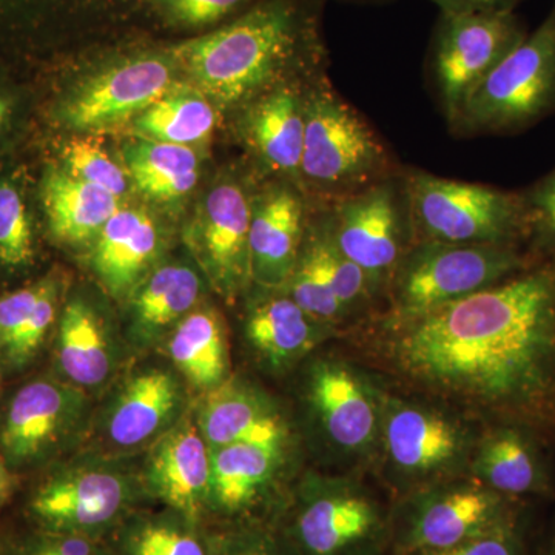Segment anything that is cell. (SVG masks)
Segmentation results:
<instances>
[{
  "label": "cell",
  "mask_w": 555,
  "mask_h": 555,
  "mask_svg": "<svg viewBox=\"0 0 555 555\" xmlns=\"http://www.w3.org/2000/svg\"><path fill=\"white\" fill-rule=\"evenodd\" d=\"M398 364L426 385L492 408L526 409L555 383V270L520 272L408 321Z\"/></svg>",
  "instance_id": "1"
},
{
  "label": "cell",
  "mask_w": 555,
  "mask_h": 555,
  "mask_svg": "<svg viewBox=\"0 0 555 555\" xmlns=\"http://www.w3.org/2000/svg\"><path fill=\"white\" fill-rule=\"evenodd\" d=\"M179 72L219 107L250 104L321 56L308 0H259L217 30L171 43Z\"/></svg>",
  "instance_id": "2"
},
{
  "label": "cell",
  "mask_w": 555,
  "mask_h": 555,
  "mask_svg": "<svg viewBox=\"0 0 555 555\" xmlns=\"http://www.w3.org/2000/svg\"><path fill=\"white\" fill-rule=\"evenodd\" d=\"M179 72L171 46L118 54L93 75L43 104L51 129L80 134L131 122L173 87Z\"/></svg>",
  "instance_id": "3"
},
{
  "label": "cell",
  "mask_w": 555,
  "mask_h": 555,
  "mask_svg": "<svg viewBox=\"0 0 555 555\" xmlns=\"http://www.w3.org/2000/svg\"><path fill=\"white\" fill-rule=\"evenodd\" d=\"M406 196L412 221L426 241L514 246L528 233L525 198L516 193L414 173Z\"/></svg>",
  "instance_id": "4"
},
{
  "label": "cell",
  "mask_w": 555,
  "mask_h": 555,
  "mask_svg": "<svg viewBox=\"0 0 555 555\" xmlns=\"http://www.w3.org/2000/svg\"><path fill=\"white\" fill-rule=\"evenodd\" d=\"M514 246L425 241L400 261L396 310L404 323L524 272Z\"/></svg>",
  "instance_id": "5"
},
{
  "label": "cell",
  "mask_w": 555,
  "mask_h": 555,
  "mask_svg": "<svg viewBox=\"0 0 555 555\" xmlns=\"http://www.w3.org/2000/svg\"><path fill=\"white\" fill-rule=\"evenodd\" d=\"M555 109V3L546 20L470 94L456 119L467 131H516Z\"/></svg>",
  "instance_id": "6"
},
{
  "label": "cell",
  "mask_w": 555,
  "mask_h": 555,
  "mask_svg": "<svg viewBox=\"0 0 555 555\" xmlns=\"http://www.w3.org/2000/svg\"><path fill=\"white\" fill-rule=\"evenodd\" d=\"M305 144L299 177L328 193L353 195L375 184L386 150L360 115L327 87L306 98Z\"/></svg>",
  "instance_id": "7"
},
{
  "label": "cell",
  "mask_w": 555,
  "mask_h": 555,
  "mask_svg": "<svg viewBox=\"0 0 555 555\" xmlns=\"http://www.w3.org/2000/svg\"><path fill=\"white\" fill-rule=\"evenodd\" d=\"M526 35L525 25L514 11L441 13L430 50V65L451 122H456L470 94Z\"/></svg>",
  "instance_id": "8"
},
{
  "label": "cell",
  "mask_w": 555,
  "mask_h": 555,
  "mask_svg": "<svg viewBox=\"0 0 555 555\" xmlns=\"http://www.w3.org/2000/svg\"><path fill=\"white\" fill-rule=\"evenodd\" d=\"M513 499L485 485H462L422 492L406 503L392 528L397 555L444 550L518 520Z\"/></svg>",
  "instance_id": "9"
},
{
  "label": "cell",
  "mask_w": 555,
  "mask_h": 555,
  "mask_svg": "<svg viewBox=\"0 0 555 555\" xmlns=\"http://www.w3.org/2000/svg\"><path fill=\"white\" fill-rule=\"evenodd\" d=\"M392 521L364 492L332 488L302 500L288 528L295 555H383Z\"/></svg>",
  "instance_id": "10"
},
{
  "label": "cell",
  "mask_w": 555,
  "mask_h": 555,
  "mask_svg": "<svg viewBox=\"0 0 555 555\" xmlns=\"http://www.w3.org/2000/svg\"><path fill=\"white\" fill-rule=\"evenodd\" d=\"M251 199L238 182H219L206 193L189 228V244L211 283L228 297L250 278Z\"/></svg>",
  "instance_id": "11"
},
{
  "label": "cell",
  "mask_w": 555,
  "mask_h": 555,
  "mask_svg": "<svg viewBox=\"0 0 555 555\" xmlns=\"http://www.w3.org/2000/svg\"><path fill=\"white\" fill-rule=\"evenodd\" d=\"M130 503V486L118 474L79 470L43 485L31 513L46 532L102 539L122 524Z\"/></svg>",
  "instance_id": "12"
},
{
  "label": "cell",
  "mask_w": 555,
  "mask_h": 555,
  "mask_svg": "<svg viewBox=\"0 0 555 555\" xmlns=\"http://www.w3.org/2000/svg\"><path fill=\"white\" fill-rule=\"evenodd\" d=\"M401 221L396 185L378 181L341 201L331 235L339 251L375 286L400 264Z\"/></svg>",
  "instance_id": "13"
},
{
  "label": "cell",
  "mask_w": 555,
  "mask_h": 555,
  "mask_svg": "<svg viewBox=\"0 0 555 555\" xmlns=\"http://www.w3.org/2000/svg\"><path fill=\"white\" fill-rule=\"evenodd\" d=\"M33 189L40 219L60 244L73 246L96 238L119 210V198L69 173L56 159L42 164Z\"/></svg>",
  "instance_id": "14"
},
{
  "label": "cell",
  "mask_w": 555,
  "mask_h": 555,
  "mask_svg": "<svg viewBox=\"0 0 555 555\" xmlns=\"http://www.w3.org/2000/svg\"><path fill=\"white\" fill-rule=\"evenodd\" d=\"M82 409V397L75 387L38 379L22 387L11 401L2 427V448L13 463H27L46 454Z\"/></svg>",
  "instance_id": "15"
},
{
  "label": "cell",
  "mask_w": 555,
  "mask_h": 555,
  "mask_svg": "<svg viewBox=\"0 0 555 555\" xmlns=\"http://www.w3.org/2000/svg\"><path fill=\"white\" fill-rule=\"evenodd\" d=\"M211 455L206 438L185 425L164 437L153 451L149 485L173 513L201 525L208 513Z\"/></svg>",
  "instance_id": "16"
},
{
  "label": "cell",
  "mask_w": 555,
  "mask_h": 555,
  "mask_svg": "<svg viewBox=\"0 0 555 555\" xmlns=\"http://www.w3.org/2000/svg\"><path fill=\"white\" fill-rule=\"evenodd\" d=\"M301 238L302 203L294 190L276 185L251 199V280L264 287L287 284L297 268Z\"/></svg>",
  "instance_id": "17"
},
{
  "label": "cell",
  "mask_w": 555,
  "mask_h": 555,
  "mask_svg": "<svg viewBox=\"0 0 555 555\" xmlns=\"http://www.w3.org/2000/svg\"><path fill=\"white\" fill-rule=\"evenodd\" d=\"M159 246L155 219L138 208H119L96 236L93 268L113 297L126 298L138 291Z\"/></svg>",
  "instance_id": "18"
},
{
  "label": "cell",
  "mask_w": 555,
  "mask_h": 555,
  "mask_svg": "<svg viewBox=\"0 0 555 555\" xmlns=\"http://www.w3.org/2000/svg\"><path fill=\"white\" fill-rule=\"evenodd\" d=\"M247 105L244 134L258 158L269 170L299 177L306 98L295 87L280 83Z\"/></svg>",
  "instance_id": "19"
},
{
  "label": "cell",
  "mask_w": 555,
  "mask_h": 555,
  "mask_svg": "<svg viewBox=\"0 0 555 555\" xmlns=\"http://www.w3.org/2000/svg\"><path fill=\"white\" fill-rule=\"evenodd\" d=\"M208 511L230 520H248L272 483L281 448L238 443L214 448Z\"/></svg>",
  "instance_id": "20"
},
{
  "label": "cell",
  "mask_w": 555,
  "mask_h": 555,
  "mask_svg": "<svg viewBox=\"0 0 555 555\" xmlns=\"http://www.w3.org/2000/svg\"><path fill=\"white\" fill-rule=\"evenodd\" d=\"M109 0H0V65L11 69L49 53L82 9ZM134 2V0H133Z\"/></svg>",
  "instance_id": "21"
},
{
  "label": "cell",
  "mask_w": 555,
  "mask_h": 555,
  "mask_svg": "<svg viewBox=\"0 0 555 555\" xmlns=\"http://www.w3.org/2000/svg\"><path fill=\"white\" fill-rule=\"evenodd\" d=\"M386 448L390 460L404 474L426 477L459 459L463 437L444 416L422 408L401 406L387 418Z\"/></svg>",
  "instance_id": "22"
},
{
  "label": "cell",
  "mask_w": 555,
  "mask_h": 555,
  "mask_svg": "<svg viewBox=\"0 0 555 555\" xmlns=\"http://www.w3.org/2000/svg\"><path fill=\"white\" fill-rule=\"evenodd\" d=\"M310 397L338 447L358 451L371 443L377 433V414L366 390L346 367L332 363L317 366Z\"/></svg>",
  "instance_id": "23"
},
{
  "label": "cell",
  "mask_w": 555,
  "mask_h": 555,
  "mask_svg": "<svg viewBox=\"0 0 555 555\" xmlns=\"http://www.w3.org/2000/svg\"><path fill=\"white\" fill-rule=\"evenodd\" d=\"M476 470L481 485L507 499L545 494L550 486L539 447L517 427H502L486 438Z\"/></svg>",
  "instance_id": "24"
},
{
  "label": "cell",
  "mask_w": 555,
  "mask_h": 555,
  "mask_svg": "<svg viewBox=\"0 0 555 555\" xmlns=\"http://www.w3.org/2000/svg\"><path fill=\"white\" fill-rule=\"evenodd\" d=\"M177 379L163 371L144 372L122 390L108 420L109 438L118 447L133 448L158 434L178 411Z\"/></svg>",
  "instance_id": "25"
},
{
  "label": "cell",
  "mask_w": 555,
  "mask_h": 555,
  "mask_svg": "<svg viewBox=\"0 0 555 555\" xmlns=\"http://www.w3.org/2000/svg\"><path fill=\"white\" fill-rule=\"evenodd\" d=\"M0 163V270L25 272L38 257L35 189L30 170L14 163Z\"/></svg>",
  "instance_id": "26"
},
{
  "label": "cell",
  "mask_w": 555,
  "mask_h": 555,
  "mask_svg": "<svg viewBox=\"0 0 555 555\" xmlns=\"http://www.w3.org/2000/svg\"><path fill=\"white\" fill-rule=\"evenodd\" d=\"M199 429L211 448L251 443L283 448L286 429L255 396L218 389L201 412Z\"/></svg>",
  "instance_id": "27"
},
{
  "label": "cell",
  "mask_w": 555,
  "mask_h": 555,
  "mask_svg": "<svg viewBox=\"0 0 555 555\" xmlns=\"http://www.w3.org/2000/svg\"><path fill=\"white\" fill-rule=\"evenodd\" d=\"M127 173L149 198L173 203L198 184L199 158L188 145L137 138L122 150Z\"/></svg>",
  "instance_id": "28"
},
{
  "label": "cell",
  "mask_w": 555,
  "mask_h": 555,
  "mask_svg": "<svg viewBox=\"0 0 555 555\" xmlns=\"http://www.w3.org/2000/svg\"><path fill=\"white\" fill-rule=\"evenodd\" d=\"M169 350L179 371L198 389H218L228 375V341L214 310H195L179 321Z\"/></svg>",
  "instance_id": "29"
},
{
  "label": "cell",
  "mask_w": 555,
  "mask_h": 555,
  "mask_svg": "<svg viewBox=\"0 0 555 555\" xmlns=\"http://www.w3.org/2000/svg\"><path fill=\"white\" fill-rule=\"evenodd\" d=\"M57 358L62 372L79 386L101 385L112 371L104 327L82 299H72L62 312Z\"/></svg>",
  "instance_id": "30"
},
{
  "label": "cell",
  "mask_w": 555,
  "mask_h": 555,
  "mask_svg": "<svg viewBox=\"0 0 555 555\" xmlns=\"http://www.w3.org/2000/svg\"><path fill=\"white\" fill-rule=\"evenodd\" d=\"M137 138L195 145L217 126L214 104L198 89H171L131 120Z\"/></svg>",
  "instance_id": "31"
},
{
  "label": "cell",
  "mask_w": 555,
  "mask_h": 555,
  "mask_svg": "<svg viewBox=\"0 0 555 555\" xmlns=\"http://www.w3.org/2000/svg\"><path fill=\"white\" fill-rule=\"evenodd\" d=\"M201 295L198 273L189 266L169 264L156 270L134 297V324L139 334L152 338L192 312Z\"/></svg>",
  "instance_id": "32"
},
{
  "label": "cell",
  "mask_w": 555,
  "mask_h": 555,
  "mask_svg": "<svg viewBox=\"0 0 555 555\" xmlns=\"http://www.w3.org/2000/svg\"><path fill=\"white\" fill-rule=\"evenodd\" d=\"M313 318L287 297L258 302L247 318V338L262 357L283 366L309 349L315 338Z\"/></svg>",
  "instance_id": "33"
},
{
  "label": "cell",
  "mask_w": 555,
  "mask_h": 555,
  "mask_svg": "<svg viewBox=\"0 0 555 555\" xmlns=\"http://www.w3.org/2000/svg\"><path fill=\"white\" fill-rule=\"evenodd\" d=\"M211 540L199 525L171 511V516L137 517L120 528L115 555H210Z\"/></svg>",
  "instance_id": "34"
},
{
  "label": "cell",
  "mask_w": 555,
  "mask_h": 555,
  "mask_svg": "<svg viewBox=\"0 0 555 555\" xmlns=\"http://www.w3.org/2000/svg\"><path fill=\"white\" fill-rule=\"evenodd\" d=\"M147 7L164 24L179 30H217L246 13L259 0H134Z\"/></svg>",
  "instance_id": "35"
},
{
  "label": "cell",
  "mask_w": 555,
  "mask_h": 555,
  "mask_svg": "<svg viewBox=\"0 0 555 555\" xmlns=\"http://www.w3.org/2000/svg\"><path fill=\"white\" fill-rule=\"evenodd\" d=\"M54 159L69 173L107 190L116 198L129 192L127 170L109 158L98 142L82 137L68 138L67 141L57 145Z\"/></svg>",
  "instance_id": "36"
},
{
  "label": "cell",
  "mask_w": 555,
  "mask_h": 555,
  "mask_svg": "<svg viewBox=\"0 0 555 555\" xmlns=\"http://www.w3.org/2000/svg\"><path fill=\"white\" fill-rule=\"evenodd\" d=\"M287 284L291 298L315 321H332L346 312L310 247L298 258Z\"/></svg>",
  "instance_id": "37"
},
{
  "label": "cell",
  "mask_w": 555,
  "mask_h": 555,
  "mask_svg": "<svg viewBox=\"0 0 555 555\" xmlns=\"http://www.w3.org/2000/svg\"><path fill=\"white\" fill-rule=\"evenodd\" d=\"M310 250L315 255L318 264L334 288L343 308L349 309L366 295L371 286L366 273L339 251L332 240L331 230L321 232L310 244Z\"/></svg>",
  "instance_id": "38"
},
{
  "label": "cell",
  "mask_w": 555,
  "mask_h": 555,
  "mask_svg": "<svg viewBox=\"0 0 555 555\" xmlns=\"http://www.w3.org/2000/svg\"><path fill=\"white\" fill-rule=\"evenodd\" d=\"M61 281L54 275H49L46 291L39 298L38 305L33 309L31 315L22 324L20 331L11 338L9 346L3 349L7 360L11 364L27 363L42 346L43 339L57 317L60 308Z\"/></svg>",
  "instance_id": "39"
},
{
  "label": "cell",
  "mask_w": 555,
  "mask_h": 555,
  "mask_svg": "<svg viewBox=\"0 0 555 555\" xmlns=\"http://www.w3.org/2000/svg\"><path fill=\"white\" fill-rule=\"evenodd\" d=\"M13 73L0 65V163L13 156L14 145L24 137L28 116L35 109L30 90Z\"/></svg>",
  "instance_id": "40"
},
{
  "label": "cell",
  "mask_w": 555,
  "mask_h": 555,
  "mask_svg": "<svg viewBox=\"0 0 555 555\" xmlns=\"http://www.w3.org/2000/svg\"><path fill=\"white\" fill-rule=\"evenodd\" d=\"M408 555H525L524 529L518 518L513 524L474 537L459 545Z\"/></svg>",
  "instance_id": "41"
},
{
  "label": "cell",
  "mask_w": 555,
  "mask_h": 555,
  "mask_svg": "<svg viewBox=\"0 0 555 555\" xmlns=\"http://www.w3.org/2000/svg\"><path fill=\"white\" fill-rule=\"evenodd\" d=\"M528 233L555 250V170L524 196Z\"/></svg>",
  "instance_id": "42"
},
{
  "label": "cell",
  "mask_w": 555,
  "mask_h": 555,
  "mask_svg": "<svg viewBox=\"0 0 555 555\" xmlns=\"http://www.w3.org/2000/svg\"><path fill=\"white\" fill-rule=\"evenodd\" d=\"M47 281L49 275L0 297V349L9 346L11 338L31 315L46 291Z\"/></svg>",
  "instance_id": "43"
},
{
  "label": "cell",
  "mask_w": 555,
  "mask_h": 555,
  "mask_svg": "<svg viewBox=\"0 0 555 555\" xmlns=\"http://www.w3.org/2000/svg\"><path fill=\"white\" fill-rule=\"evenodd\" d=\"M21 555H115L109 553L102 539L46 532L25 546Z\"/></svg>",
  "instance_id": "44"
},
{
  "label": "cell",
  "mask_w": 555,
  "mask_h": 555,
  "mask_svg": "<svg viewBox=\"0 0 555 555\" xmlns=\"http://www.w3.org/2000/svg\"><path fill=\"white\" fill-rule=\"evenodd\" d=\"M210 555H291L261 531L211 540Z\"/></svg>",
  "instance_id": "45"
},
{
  "label": "cell",
  "mask_w": 555,
  "mask_h": 555,
  "mask_svg": "<svg viewBox=\"0 0 555 555\" xmlns=\"http://www.w3.org/2000/svg\"><path fill=\"white\" fill-rule=\"evenodd\" d=\"M444 14L507 13L520 0H429Z\"/></svg>",
  "instance_id": "46"
},
{
  "label": "cell",
  "mask_w": 555,
  "mask_h": 555,
  "mask_svg": "<svg viewBox=\"0 0 555 555\" xmlns=\"http://www.w3.org/2000/svg\"><path fill=\"white\" fill-rule=\"evenodd\" d=\"M9 474L5 473V467H3L2 460H0V503H2V500L9 494Z\"/></svg>",
  "instance_id": "47"
},
{
  "label": "cell",
  "mask_w": 555,
  "mask_h": 555,
  "mask_svg": "<svg viewBox=\"0 0 555 555\" xmlns=\"http://www.w3.org/2000/svg\"><path fill=\"white\" fill-rule=\"evenodd\" d=\"M547 555H555V532L553 539H551L550 550H547Z\"/></svg>",
  "instance_id": "48"
}]
</instances>
